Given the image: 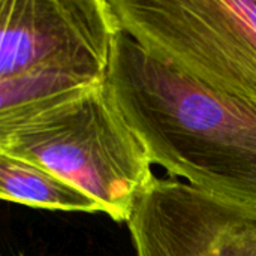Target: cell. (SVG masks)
<instances>
[{
  "label": "cell",
  "instance_id": "cell-1",
  "mask_svg": "<svg viewBox=\"0 0 256 256\" xmlns=\"http://www.w3.org/2000/svg\"><path fill=\"white\" fill-rule=\"evenodd\" d=\"M104 84L152 164L214 198L256 210V104L219 92L123 30Z\"/></svg>",
  "mask_w": 256,
  "mask_h": 256
},
{
  "label": "cell",
  "instance_id": "cell-2",
  "mask_svg": "<svg viewBox=\"0 0 256 256\" xmlns=\"http://www.w3.org/2000/svg\"><path fill=\"white\" fill-rule=\"evenodd\" d=\"M0 152L62 178L116 222L129 220L135 202L156 178L142 142L104 81L50 110L0 126Z\"/></svg>",
  "mask_w": 256,
  "mask_h": 256
},
{
  "label": "cell",
  "instance_id": "cell-3",
  "mask_svg": "<svg viewBox=\"0 0 256 256\" xmlns=\"http://www.w3.org/2000/svg\"><path fill=\"white\" fill-rule=\"evenodd\" d=\"M120 30L192 78L256 104V0H106Z\"/></svg>",
  "mask_w": 256,
  "mask_h": 256
},
{
  "label": "cell",
  "instance_id": "cell-4",
  "mask_svg": "<svg viewBox=\"0 0 256 256\" xmlns=\"http://www.w3.org/2000/svg\"><path fill=\"white\" fill-rule=\"evenodd\" d=\"M117 30L106 0H0V81L36 74L104 80Z\"/></svg>",
  "mask_w": 256,
  "mask_h": 256
},
{
  "label": "cell",
  "instance_id": "cell-5",
  "mask_svg": "<svg viewBox=\"0 0 256 256\" xmlns=\"http://www.w3.org/2000/svg\"><path fill=\"white\" fill-rule=\"evenodd\" d=\"M136 256H256V210L154 178L128 220Z\"/></svg>",
  "mask_w": 256,
  "mask_h": 256
},
{
  "label": "cell",
  "instance_id": "cell-6",
  "mask_svg": "<svg viewBox=\"0 0 256 256\" xmlns=\"http://www.w3.org/2000/svg\"><path fill=\"white\" fill-rule=\"evenodd\" d=\"M0 201L33 208L99 213L98 204L44 168L0 152Z\"/></svg>",
  "mask_w": 256,
  "mask_h": 256
},
{
  "label": "cell",
  "instance_id": "cell-7",
  "mask_svg": "<svg viewBox=\"0 0 256 256\" xmlns=\"http://www.w3.org/2000/svg\"><path fill=\"white\" fill-rule=\"evenodd\" d=\"M102 81L75 74H36L0 81V126L50 110Z\"/></svg>",
  "mask_w": 256,
  "mask_h": 256
},
{
  "label": "cell",
  "instance_id": "cell-8",
  "mask_svg": "<svg viewBox=\"0 0 256 256\" xmlns=\"http://www.w3.org/2000/svg\"><path fill=\"white\" fill-rule=\"evenodd\" d=\"M18 256H24V255H18Z\"/></svg>",
  "mask_w": 256,
  "mask_h": 256
}]
</instances>
